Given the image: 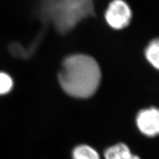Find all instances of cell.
<instances>
[{
    "instance_id": "6da1fadb",
    "label": "cell",
    "mask_w": 159,
    "mask_h": 159,
    "mask_svg": "<svg viewBox=\"0 0 159 159\" xmlns=\"http://www.w3.org/2000/svg\"><path fill=\"white\" fill-rule=\"evenodd\" d=\"M58 76L60 85L68 95L87 98L96 92L102 73L95 58L88 54H76L64 60Z\"/></svg>"
},
{
    "instance_id": "7a4b0ae2",
    "label": "cell",
    "mask_w": 159,
    "mask_h": 159,
    "mask_svg": "<svg viewBox=\"0 0 159 159\" xmlns=\"http://www.w3.org/2000/svg\"><path fill=\"white\" fill-rule=\"evenodd\" d=\"M132 17L131 9L123 0H113L105 14L106 22L111 28L120 30L127 27Z\"/></svg>"
},
{
    "instance_id": "3957f363",
    "label": "cell",
    "mask_w": 159,
    "mask_h": 159,
    "mask_svg": "<svg viewBox=\"0 0 159 159\" xmlns=\"http://www.w3.org/2000/svg\"><path fill=\"white\" fill-rule=\"evenodd\" d=\"M140 131L148 137L159 135V109L151 107L139 112L136 119Z\"/></svg>"
},
{
    "instance_id": "277c9868",
    "label": "cell",
    "mask_w": 159,
    "mask_h": 159,
    "mask_svg": "<svg viewBox=\"0 0 159 159\" xmlns=\"http://www.w3.org/2000/svg\"><path fill=\"white\" fill-rule=\"evenodd\" d=\"M106 159H141L131 153L130 149L123 143L108 148L104 153Z\"/></svg>"
},
{
    "instance_id": "5b68a950",
    "label": "cell",
    "mask_w": 159,
    "mask_h": 159,
    "mask_svg": "<svg viewBox=\"0 0 159 159\" xmlns=\"http://www.w3.org/2000/svg\"><path fill=\"white\" fill-rule=\"evenodd\" d=\"M145 57L154 68L159 70V38L148 44L145 50Z\"/></svg>"
},
{
    "instance_id": "8992f818",
    "label": "cell",
    "mask_w": 159,
    "mask_h": 159,
    "mask_svg": "<svg viewBox=\"0 0 159 159\" xmlns=\"http://www.w3.org/2000/svg\"><path fill=\"white\" fill-rule=\"evenodd\" d=\"M73 159H99L97 151L86 145L76 147L72 152Z\"/></svg>"
},
{
    "instance_id": "52a82bcc",
    "label": "cell",
    "mask_w": 159,
    "mask_h": 159,
    "mask_svg": "<svg viewBox=\"0 0 159 159\" xmlns=\"http://www.w3.org/2000/svg\"><path fill=\"white\" fill-rule=\"evenodd\" d=\"M14 86L12 77L6 72L0 71V96H6L9 93Z\"/></svg>"
}]
</instances>
